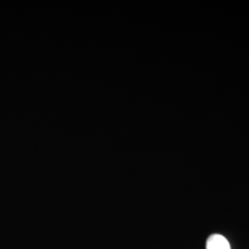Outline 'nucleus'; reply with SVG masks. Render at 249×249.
<instances>
[{
  "label": "nucleus",
  "mask_w": 249,
  "mask_h": 249,
  "mask_svg": "<svg viewBox=\"0 0 249 249\" xmlns=\"http://www.w3.org/2000/svg\"><path fill=\"white\" fill-rule=\"evenodd\" d=\"M206 249H231V247H230L229 242L223 235L215 233L208 238L207 244H206Z\"/></svg>",
  "instance_id": "nucleus-1"
}]
</instances>
